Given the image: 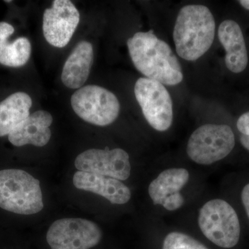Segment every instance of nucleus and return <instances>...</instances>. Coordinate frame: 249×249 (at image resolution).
I'll use <instances>...</instances> for the list:
<instances>
[{
    "mask_svg": "<svg viewBox=\"0 0 249 249\" xmlns=\"http://www.w3.org/2000/svg\"><path fill=\"white\" fill-rule=\"evenodd\" d=\"M215 22L209 8L190 4L180 10L173 31L178 56L195 61L204 55L213 45Z\"/></svg>",
    "mask_w": 249,
    "mask_h": 249,
    "instance_id": "2",
    "label": "nucleus"
},
{
    "mask_svg": "<svg viewBox=\"0 0 249 249\" xmlns=\"http://www.w3.org/2000/svg\"><path fill=\"white\" fill-rule=\"evenodd\" d=\"M239 3H240L245 9L249 10V0H240V1H239Z\"/></svg>",
    "mask_w": 249,
    "mask_h": 249,
    "instance_id": "22",
    "label": "nucleus"
},
{
    "mask_svg": "<svg viewBox=\"0 0 249 249\" xmlns=\"http://www.w3.org/2000/svg\"><path fill=\"white\" fill-rule=\"evenodd\" d=\"M162 249H208L203 244L190 235L172 232L165 237Z\"/></svg>",
    "mask_w": 249,
    "mask_h": 249,
    "instance_id": "18",
    "label": "nucleus"
},
{
    "mask_svg": "<svg viewBox=\"0 0 249 249\" xmlns=\"http://www.w3.org/2000/svg\"><path fill=\"white\" fill-rule=\"evenodd\" d=\"M218 37L226 51L225 62L231 71L238 73L248 65V53L240 25L235 21L227 19L218 29Z\"/></svg>",
    "mask_w": 249,
    "mask_h": 249,
    "instance_id": "14",
    "label": "nucleus"
},
{
    "mask_svg": "<svg viewBox=\"0 0 249 249\" xmlns=\"http://www.w3.org/2000/svg\"><path fill=\"white\" fill-rule=\"evenodd\" d=\"M75 166L78 171L102 175L120 181L127 179L131 173L128 154L121 148L86 150L76 157Z\"/></svg>",
    "mask_w": 249,
    "mask_h": 249,
    "instance_id": "9",
    "label": "nucleus"
},
{
    "mask_svg": "<svg viewBox=\"0 0 249 249\" xmlns=\"http://www.w3.org/2000/svg\"><path fill=\"white\" fill-rule=\"evenodd\" d=\"M190 174L185 168L163 170L150 183L148 193L154 204L161 205L169 211H176L184 204L180 191L189 181Z\"/></svg>",
    "mask_w": 249,
    "mask_h": 249,
    "instance_id": "11",
    "label": "nucleus"
},
{
    "mask_svg": "<svg viewBox=\"0 0 249 249\" xmlns=\"http://www.w3.org/2000/svg\"><path fill=\"white\" fill-rule=\"evenodd\" d=\"M5 2H11V1H5Z\"/></svg>",
    "mask_w": 249,
    "mask_h": 249,
    "instance_id": "23",
    "label": "nucleus"
},
{
    "mask_svg": "<svg viewBox=\"0 0 249 249\" xmlns=\"http://www.w3.org/2000/svg\"><path fill=\"white\" fill-rule=\"evenodd\" d=\"M80 22L79 11L70 0H55L43 14V34L46 40L62 48L71 40Z\"/></svg>",
    "mask_w": 249,
    "mask_h": 249,
    "instance_id": "10",
    "label": "nucleus"
},
{
    "mask_svg": "<svg viewBox=\"0 0 249 249\" xmlns=\"http://www.w3.org/2000/svg\"><path fill=\"white\" fill-rule=\"evenodd\" d=\"M14 31V27L9 23L0 22V63L7 67H20L30 58L31 45L24 37H18L9 43L8 39Z\"/></svg>",
    "mask_w": 249,
    "mask_h": 249,
    "instance_id": "17",
    "label": "nucleus"
},
{
    "mask_svg": "<svg viewBox=\"0 0 249 249\" xmlns=\"http://www.w3.org/2000/svg\"><path fill=\"white\" fill-rule=\"evenodd\" d=\"M127 45L134 66L145 78L170 86L182 81V68L176 55L152 31L137 32Z\"/></svg>",
    "mask_w": 249,
    "mask_h": 249,
    "instance_id": "1",
    "label": "nucleus"
},
{
    "mask_svg": "<svg viewBox=\"0 0 249 249\" xmlns=\"http://www.w3.org/2000/svg\"><path fill=\"white\" fill-rule=\"evenodd\" d=\"M198 223L205 237L222 248L230 249L238 243L240 224L235 210L227 201H208L199 211Z\"/></svg>",
    "mask_w": 249,
    "mask_h": 249,
    "instance_id": "4",
    "label": "nucleus"
},
{
    "mask_svg": "<svg viewBox=\"0 0 249 249\" xmlns=\"http://www.w3.org/2000/svg\"><path fill=\"white\" fill-rule=\"evenodd\" d=\"M134 94L150 125L160 132L168 130L173 124V106L164 85L157 80L140 78L136 82Z\"/></svg>",
    "mask_w": 249,
    "mask_h": 249,
    "instance_id": "7",
    "label": "nucleus"
},
{
    "mask_svg": "<svg viewBox=\"0 0 249 249\" xmlns=\"http://www.w3.org/2000/svg\"><path fill=\"white\" fill-rule=\"evenodd\" d=\"M242 201L249 219V183L244 187L242 192Z\"/></svg>",
    "mask_w": 249,
    "mask_h": 249,
    "instance_id": "20",
    "label": "nucleus"
},
{
    "mask_svg": "<svg viewBox=\"0 0 249 249\" xmlns=\"http://www.w3.org/2000/svg\"><path fill=\"white\" fill-rule=\"evenodd\" d=\"M71 105L80 119L98 126H107L116 121L120 111L117 97L98 85H87L77 90Z\"/></svg>",
    "mask_w": 249,
    "mask_h": 249,
    "instance_id": "6",
    "label": "nucleus"
},
{
    "mask_svg": "<svg viewBox=\"0 0 249 249\" xmlns=\"http://www.w3.org/2000/svg\"><path fill=\"white\" fill-rule=\"evenodd\" d=\"M237 127L242 134L249 136V111L242 114L237 122Z\"/></svg>",
    "mask_w": 249,
    "mask_h": 249,
    "instance_id": "19",
    "label": "nucleus"
},
{
    "mask_svg": "<svg viewBox=\"0 0 249 249\" xmlns=\"http://www.w3.org/2000/svg\"><path fill=\"white\" fill-rule=\"evenodd\" d=\"M32 100L27 93L16 92L0 103V137L9 135L30 115Z\"/></svg>",
    "mask_w": 249,
    "mask_h": 249,
    "instance_id": "16",
    "label": "nucleus"
},
{
    "mask_svg": "<svg viewBox=\"0 0 249 249\" xmlns=\"http://www.w3.org/2000/svg\"><path fill=\"white\" fill-rule=\"evenodd\" d=\"M240 142L242 143V146L249 151V136L242 134L240 136Z\"/></svg>",
    "mask_w": 249,
    "mask_h": 249,
    "instance_id": "21",
    "label": "nucleus"
},
{
    "mask_svg": "<svg viewBox=\"0 0 249 249\" xmlns=\"http://www.w3.org/2000/svg\"><path fill=\"white\" fill-rule=\"evenodd\" d=\"M102 232L97 224L80 218H65L49 228L47 240L52 249H89L99 244Z\"/></svg>",
    "mask_w": 249,
    "mask_h": 249,
    "instance_id": "8",
    "label": "nucleus"
},
{
    "mask_svg": "<svg viewBox=\"0 0 249 249\" xmlns=\"http://www.w3.org/2000/svg\"><path fill=\"white\" fill-rule=\"evenodd\" d=\"M235 144V135L229 125L206 124L191 134L187 154L198 164H212L227 157Z\"/></svg>",
    "mask_w": 249,
    "mask_h": 249,
    "instance_id": "5",
    "label": "nucleus"
},
{
    "mask_svg": "<svg viewBox=\"0 0 249 249\" xmlns=\"http://www.w3.org/2000/svg\"><path fill=\"white\" fill-rule=\"evenodd\" d=\"M93 60V46L81 41L72 51L62 69V83L70 89H80L88 79Z\"/></svg>",
    "mask_w": 249,
    "mask_h": 249,
    "instance_id": "15",
    "label": "nucleus"
},
{
    "mask_svg": "<svg viewBox=\"0 0 249 249\" xmlns=\"http://www.w3.org/2000/svg\"><path fill=\"white\" fill-rule=\"evenodd\" d=\"M53 117L48 111H36L9 134V140L15 146L31 145L43 147L52 136L50 127Z\"/></svg>",
    "mask_w": 249,
    "mask_h": 249,
    "instance_id": "13",
    "label": "nucleus"
},
{
    "mask_svg": "<svg viewBox=\"0 0 249 249\" xmlns=\"http://www.w3.org/2000/svg\"><path fill=\"white\" fill-rule=\"evenodd\" d=\"M73 183L78 189L102 196L112 204H124L131 198L128 187L116 178L78 171L73 176Z\"/></svg>",
    "mask_w": 249,
    "mask_h": 249,
    "instance_id": "12",
    "label": "nucleus"
},
{
    "mask_svg": "<svg viewBox=\"0 0 249 249\" xmlns=\"http://www.w3.org/2000/svg\"><path fill=\"white\" fill-rule=\"evenodd\" d=\"M0 207L16 214L40 212L44 203L40 181L22 170H0Z\"/></svg>",
    "mask_w": 249,
    "mask_h": 249,
    "instance_id": "3",
    "label": "nucleus"
}]
</instances>
